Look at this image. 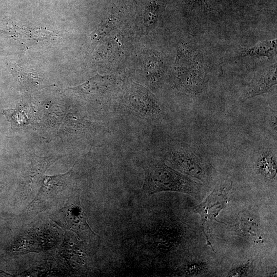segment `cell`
Masks as SVG:
<instances>
[{
    "instance_id": "3957f363",
    "label": "cell",
    "mask_w": 277,
    "mask_h": 277,
    "mask_svg": "<svg viewBox=\"0 0 277 277\" xmlns=\"http://www.w3.org/2000/svg\"><path fill=\"white\" fill-rule=\"evenodd\" d=\"M57 222L75 232L80 238L97 235L87 223L79 194L72 196L58 213Z\"/></svg>"
},
{
    "instance_id": "5b68a950",
    "label": "cell",
    "mask_w": 277,
    "mask_h": 277,
    "mask_svg": "<svg viewBox=\"0 0 277 277\" xmlns=\"http://www.w3.org/2000/svg\"><path fill=\"white\" fill-rule=\"evenodd\" d=\"M173 159L186 173L201 181H205L209 174V165L196 154L191 152H175Z\"/></svg>"
},
{
    "instance_id": "7a4b0ae2",
    "label": "cell",
    "mask_w": 277,
    "mask_h": 277,
    "mask_svg": "<svg viewBox=\"0 0 277 277\" xmlns=\"http://www.w3.org/2000/svg\"><path fill=\"white\" fill-rule=\"evenodd\" d=\"M176 64L183 86L191 92H200L207 80L206 66L201 53L196 49H183Z\"/></svg>"
},
{
    "instance_id": "9c48e42d",
    "label": "cell",
    "mask_w": 277,
    "mask_h": 277,
    "mask_svg": "<svg viewBox=\"0 0 277 277\" xmlns=\"http://www.w3.org/2000/svg\"><path fill=\"white\" fill-rule=\"evenodd\" d=\"M257 168L260 174L268 179H272L276 175V159L270 153L262 154L258 159Z\"/></svg>"
},
{
    "instance_id": "6da1fadb",
    "label": "cell",
    "mask_w": 277,
    "mask_h": 277,
    "mask_svg": "<svg viewBox=\"0 0 277 277\" xmlns=\"http://www.w3.org/2000/svg\"><path fill=\"white\" fill-rule=\"evenodd\" d=\"M145 177L142 191L147 196L166 191H176L196 196L201 185L162 162L150 161L143 167Z\"/></svg>"
},
{
    "instance_id": "ba28073f",
    "label": "cell",
    "mask_w": 277,
    "mask_h": 277,
    "mask_svg": "<svg viewBox=\"0 0 277 277\" xmlns=\"http://www.w3.org/2000/svg\"><path fill=\"white\" fill-rule=\"evenodd\" d=\"M241 233L249 241L259 243L263 242V238L258 224L250 217L244 216L240 223Z\"/></svg>"
},
{
    "instance_id": "8fae6325",
    "label": "cell",
    "mask_w": 277,
    "mask_h": 277,
    "mask_svg": "<svg viewBox=\"0 0 277 277\" xmlns=\"http://www.w3.org/2000/svg\"><path fill=\"white\" fill-rule=\"evenodd\" d=\"M193 6L196 7L204 8L209 10L211 8L210 5L206 0H188Z\"/></svg>"
},
{
    "instance_id": "30bf717a",
    "label": "cell",
    "mask_w": 277,
    "mask_h": 277,
    "mask_svg": "<svg viewBox=\"0 0 277 277\" xmlns=\"http://www.w3.org/2000/svg\"><path fill=\"white\" fill-rule=\"evenodd\" d=\"M251 264L249 261L239 266L231 271L228 274V276H247L251 270Z\"/></svg>"
},
{
    "instance_id": "52a82bcc",
    "label": "cell",
    "mask_w": 277,
    "mask_h": 277,
    "mask_svg": "<svg viewBox=\"0 0 277 277\" xmlns=\"http://www.w3.org/2000/svg\"><path fill=\"white\" fill-rule=\"evenodd\" d=\"M276 48V39L264 41L250 47H241L239 49L238 56H265L270 58L272 52Z\"/></svg>"
},
{
    "instance_id": "8992f818",
    "label": "cell",
    "mask_w": 277,
    "mask_h": 277,
    "mask_svg": "<svg viewBox=\"0 0 277 277\" xmlns=\"http://www.w3.org/2000/svg\"><path fill=\"white\" fill-rule=\"evenodd\" d=\"M276 65L266 69L254 78L244 93L243 99L247 100L267 93L276 84Z\"/></svg>"
},
{
    "instance_id": "277c9868",
    "label": "cell",
    "mask_w": 277,
    "mask_h": 277,
    "mask_svg": "<svg viewBox=\"0 0 277 277\" xmlns=\"http://www.w3.org/2000/svg\"><path fill=\"white\" fill-rule=\"evenodd\" d=\"M230 184L228 182L221 183L203 202L194 207L195 212L200 215L204 225L210 221L219 222L216 217L227 203L231 187Z\"/></svg>"
}]
</instances>
